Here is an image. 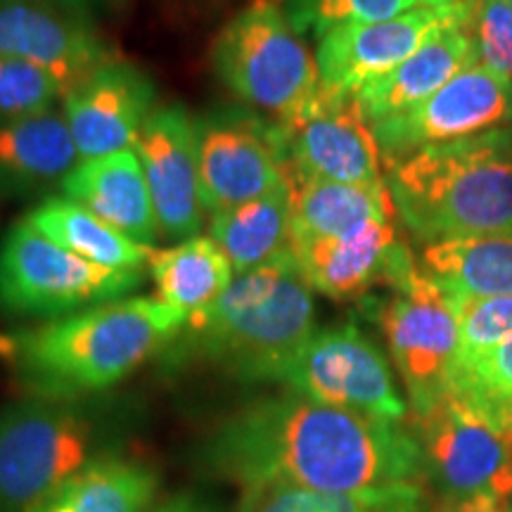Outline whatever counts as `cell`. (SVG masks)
Listing matches in <instances>:
<instances>
[{
	"instance_id": "cell-1",
	"label": "cell",
	"mask_w": 512,
	"mask_h": 512,
	"mask_svg": "<svg viewBox=\"0 0 512 512\" xmlns=\"http://www.w3.org/2000/svg\"><path fill=\"white\" fill-rule=\"evenodd\" d=\"M195 458L204 475L240 491L299 486L368 494L427 486L411 427L292 392L264 396L226 415L202 439Z\"/></svg>"
},
{
	"instance_id": "cell-2",
	"label": "cell",
	"mask_w": 512,
	"mask_h": 512,
	"mask_svg": "<svg viewBox=\"0 0 512 512\" xmlns=\"http://www.w3.org/2000/svg\"><path fill=\"white\" fill-rule=\"evenodd\" d=\"M313 332V290L287 249L188 316L159 361L166 370L211 368L240 384H283Z\"/></svg>"
},
{
	"instance_id": "cell-3",
	"label": "cell",
	"mask_w": 512,
	"mask_h": 512,
	"mask_svg": "<svg viewBox=\"0 0 512 512\" xmlns=\"http://www.w3.org/2000/svg\"><path fill=\"white\" fill-rule=\"evenodd\" d=\"M157 297H126L19 332L12 363L27 396L86 401L159 358L185 325Z\"/></svg>"
},
{
	"instance_id": "cell-4",
	"label": "cell",
	"mask_w": 512,
	"mask_h": 512,
	"mask_svg": "<svg viewBox=\"0 0 512 512\" xmlns=\"http://www.w3.org/2000/svg\"><path fill=\"white\" fill-rule=\"evenodd\" d=\"M396 216L422 245L512 230V126L387 166Z\"/></svg>"
},
{
	"instance_id": "cell-5",
	"label": "cell",
	"mask_w": 512,
	"mask_h": 512,
	"mask_svg": "<svg viewBox=\"0 0 512 512\" xmlns=\"http://www.w3.org/2000/svg\"><path fill=\"white\" fill-rule=\"evenodd\" d=\"M211 67L242 105L285 119L320 91L316 57L287 22L278 0H252L211 46Z\"/></svg>"
},
{
	"instance_id": "cell-6",
	"label": "cell",
	"mask_w": 512,
	"mask_h": 512,
	"mask_svg": "<svg viewBox=\"0 0 512 512\" xmlns=\"http://www.w3.org/2000/svg\"><path fill=\"white\" fill-rule=\"evenodd\" d=\"M100 420L86 401L27 396L0 411V512H31L100 456Z\"/></svg>"
},
{
	"instance_id": "cell-7",
	"label": "cell",
	"mask_w": 512,
	"mask_h": 512,
	"mask_svg": "<svg viewBox=\"0 0 512 512\" xmlns=\"http://www.w3.org/2000/svg\"><path fill=\"white\" fill-rule=\"evenodd\" d=\"M143 271H117L81 259L27 221L0 240V316L57 320L136 292Z\"/></svg>"
},
{
	"instance_id": "cell-8",
	"label": "cell",
	"mask_w": 512,
	"mask_h": 512,
	"mask_svg": "<svg viewBox=\"0 0 512 512\" xmlns=\"http://www.w3.org/2000/svg\"><path fill=\"white\" fill-rule=\"evenodd\" d=\"M387 287L392 294L375 304V316L411 411L422 415L451 392L460 342L458 306L422 271L415 256Z\"/></svg>"
},
{
	"instance_id": "cell-9",
	"label": "cell",
	"mask_w": 512,
	"mask_h": 512,
	"mask_svg": "<svg viewBox=\"0 0 512 512\" xmlns=\"http://www.w3.org/2000/svg\"><path fill=\"white\" fill-rule=\"evenodd\" d=\"M422 467L437 498H512V420L448 392L413 415Z\"/></svg>"
},
{
	"instance_id": "cell-10",
	"label": "cell",
	"mask_w": 512,
	"mask_h": 512,
	"mask_svg": "<svg viewBox=\"0 0 512 512\" xmlns=\"http://www.w3.org/2000/svg\"><path fill=\"white\" fill-rule=\"evenodd\" d=\"M204 211L238 207L292 181L275 119L247 105H214L195 117Z\"/></svg>"
},
{
	"instance_id": "cell-11",
	"label": "cell",
	"mask_w": 512,
	"mask_h": 512,
	"mask_svg": "<svg viewBox=\"0 0 512 512\" xmlns=\"http://www.w3.org/2000/svg\"><path fill=\"white\" fill-rule=\"evenodd\" d=\"M283 384L304 399L370 418L403 422L408 415L387 356L351 320L313 332Z\"/></svg>"
},
{
	"instance_id": "cell-12",
	"label": "cell",
	"mask_w": 512,
	"mask_h": 512,
	"mask_svg": "<svg viewBox=\"0 0 512 512\" xmlns=\"http://www.w3.org/2000/svg\"><path fill=\"white\" fill-rule=\"evenodd\" d=\"M275 124L294 181L387 185L373 124L354 93L330 91L320 83L309 105Z\"/></svg>"
},
{
	"instance_id": "cell-13",
	"label": "cell",
	"mask_w": 512,
	"mask_h": 512,
	"mask_svg": "<svg viewBox=\"0 0 512 512\" xmlns=\"http://www.w3.org/2000/svg\"><path fill=\"white\" fill-rule=\"evenodd\" d=\"M505 126H512V81L470 62L411 112L373 124V131L389 166L425 147Z\"/></svg>"
},
{
	"instance_id": "cell-14",
	"label": "cell",
	"mask_w": 512,
	"mask_h": 512,
	"mask_svg": "<svg viewBox=\"0 0 512 512\" xmlns=\"http://www.w3.org/2000/svg\"><path fill=\"white\" fill-rule=\"evenodd\" d=\"M467 17H470V3L453 5V8L420 5L392 19L335 29L318 41L316 62L320 83L330 91L361 93L368 83L394 72L437 31L451 24H463Z\"/></svg>"
},
{
	"instance_id": "cell-15",
	"label": "cell",
	"mask_w": 512,
	"mask_h": 512,
	"mask_svg": "<svg viewBox=\"0 0 512 512\" xmlns=\"http://www.w3.org/2000/svg\"><path fill=\"white\" fill-rule=\"evenodd\" d=\"M159 235L169 240L197 238L204 221V202L197 164L195 119L183 105H157L133 143Z\"/></svg>"
},
{
	"instance_id": "cell-16",
	"label": "cell",
	"mask_w": 512,
	"mask_h": 512,
	"mask_svg": "<svg viewBox=\"0 0 512 512\" xmlns=\"http://www.w3.org/2000/svg\"><path fill=\"white\" fill-rule=\"evenodd\" d=\"M155 107L157 91L150 76L119 57L88 74L62 98V114L81 162L133 150Z\"/></svg>"
},
{
	"instance_id": "cell-17",
	"label": "cell",
	"mask_w": 512,
	"mask_h": 512,
	"mask_svg": "<svg viewBox=\"0 0 512 512\" xmlns=\"http://www.w3.org/2000/svg\"><path fill=\"white\" fill-rule=\"evenodd\" d=\"M0 53L41 64L60 79L64 93L117 57L95 19L46 0H0Z\"/></svg>"
},
{
	"instance_id": "cell-18",
	"label": "cell",
	"mask_w": 512,
	"mask_h": 512,
	"mask_svg": "<svg viewBox=\"0 0 512 512\" xmlns=\"http://www.w3.org/2000/svg\"><path fill=\"white\" fill-rule=\"evenodd\" d=\"M290 249L311 290L342 302L387 285L408 245L394 221H377L344 238L290 242Z\"/></svg>"
},
{
	"instance_id": "cell-19",
	"label": "cell",
	"mask_w": 512,
	"mask_h": 512,
	"mask_svg": "<svg viewBox=\"0 0 512 512\" xmlns=\"http://www.w3.org/2000/svg\"><path fill=\"white\" fill-rule=\"evenodd\" d=\"M79 164L62 110L0 117V197L31 200L60 190Z\"/></svg>"
},
{
	"instance_id": "cell-20",
	"label": "cell",
	"mask_w": 512,
	"mask_h": 512,
	"mask_svg": "<svg viewBox=\"0 0 512 512\" xmlns=\"http://www.w3.org/2000/svg\"><path fill=\"white\" fill-rule=\"evenodd\" d=\"M60 192L138 245L152 247L159 238L150 188L133 150L81 162L64 178Z\"/></svg>"
},
{
	"instance_id": "cell-21",
	"label": "cell",
	"mask_w": 512,
	"mask_h": 512,
	"mask_svg": "<svg viewBox=\"0 0 512 512\" xmlns=\"http://www.w3.org/2000/svg\"><path fill=\"white\" fill-rule=\"evenodd\" d=\"M470 62H477V57L467 22L451 24L422 43L394 72L368 83L356 98L370 124H380L411 112Z\"/></svg>"
},
{
	"instance_id": "cell-22",
	"label": "cell",
	"mask_w": 512,
	"mask_h": 512,
	"mask_svg": "<svg viewBox=\"0 0 512 512\" xmlns=\"http://www.w3.org/2000/svg\"><path fill=\"white\" fill-rule=\"evenodd\" d=\"M157 494L155 467L124 453L105 451L31 512H150Z\"/></svg>"
},
{
	"instance_id": "cell-23",
	"label": "cell",
	"mask_w": 512,
	"mask_h": 512,
	"mask_svg": "<svg viewBox=\"0 0 512 512\" xmlns=\"http://www.w3.org/2000/svg\"><path fill=\"white\" fill-rule=\"evenodd\" d=\"M420 266L453 302L512 297V230L434 242Z\"/></svg>"
},
{
	"instance_id": "cell-24",
	"label": "cell",
	"mask_w": 512,
	"mask_h": 512,
	"mask_svg": "<svg viewBox=\"0 0 512 512\" xmlns=\"http://www.w3.org/2000/svg\"><path fill=\"white\" fill-rule=\"evenodd\" d=\"M387 185L292 178V242L344 238L377 221H394Z\"/></svg>"
},
{
	"instance_id": "cell-25",
	"label": "cell",
	"mask_w": 512,
	"mask_h": 512,
	"mask_svg": "<svg viewBox=\"0 0 512 512\" xmlns=\"http://www.w3.org/2000/svg\"><path fill=\"white\" fill-rule=\"evenodd\" d=\"M209 238L226 254L235 275L285 254L292 242V181L252 202L211 214Z\"/></svg>"
},
{
	"instance_id": "cell-26",
	"label": "cell",
	"mask_w": 512,
	"mask_h": 512,
	"mask_svg": "<svg viewBox=\"0 0 512 512\" xmlns=\"http://www.w3.org/2000/svg\"><path fill=\"white\" fill-rule=\"evenodd\" d=\"M147 271L159 302L174 306L185 316L214 304L235 280L233 266L209 235H197L159 252L155 249Z\"/></svg>"
},
{
	"instance_id": "cell-27",
	"label": "cell",
	"mask_w": 512,
	"mask_h": 512,
	"mask_svg": "<svg viewBox=\"0 0 512 512\" xmlns=\"http://www.w3.org/2000/svg\"><path fill=\"white\" fill-rule=\"evenodd\" d=\"M24 221L60 247L79 254L81 259L117 271H143L155 254V247L138 245L110 223L64 197H48L31 209Z\"/></svg>"
},
{
	"instance_id": "cell-28",
	"label": "cell",
	"mask_w": 512,
	"mask_h": 512,
	"mask_svg": "<svg viewBox=\"0 0 512 512\" xmlns=\"http://www.w3.org/2000/svg\"><path fill=\"white\" fill-rule=\"evenodd\" d=\"M427 486H399L368 494H332L299 486L245 489L235 512H427Z\"/></svg>"
},
{
	"instance_id": "cell-29",
	"label": "cell",
	"mask_w": 512,
	"mask_h": 512,
	"mask_svg": "<svg viewBox=\"0 0 512 512\" xmlns=\"http://www.w3.org/2000/svg\"><path fill=\"white\" fill-rule=\"evenodd\" d=\"M287 22L299 36L320 41L349 24L380 22L420 8V0H280Z\"/></svg>"
},
{
	"instance_id": "cell-30",
	"label": "cell",
	"mask_w": 512,
	"mask_h": 512,
	"mask_svg": "<svg viewBox=\"0 0 512 512\" xmlns=\"http://www.w3.org/2000/svg\"><path fill=\"white\" fill-rule=\"evenodd\" d=\"M451 392L512 420V339L453 370Z\"/></svg>"
},
{
	"instance_id": "cell-31",
	"label": "cell",
	"mask_w": 512,
	"mask_h": 512,
	"mask_svg": "<svg viewBox=\"0 0 512 512\" xmlns=\"http://www.w3.org/2000/svg\"><path fill=\"white\" fill-rule=\"evenodd\" d=\"M64 86L41 64L0 53V117L53 110Z\"/></svg>"
},
{
	"instance_id": "cell-32",
	"label": "cell",
	"mask_w": 512,
	"mask_h": 512,
	"mask_svg": "<svg viewBox=\"0 0 512 512\" xmlns=\"http://www.w3.org/2000/svg\"><path fill=\"white\" fill-rule=\"evenodd\" d=\"M460 320V342L456 368L472 363L486 351L512 339V297L470 299L456 302Z\"/></svg>"
},
{
	"instance_id": "cell-33",
	"label": "cell",
	"mask_w": 512,
	"mask_h": 512,
	"mask_svg": "<svg viewBox=\"0 0 512 512\" xmlns=\"http://www.w3.org/2000/svg\"><path fill=\"white\" fill-rule=\"evenodd\" d=\"M467 31L475 46L477 62L512 81L510 0H470Z\"/></svg>"
},
{
	"instance_id": "cell-34",
	"label": "cell",
	"mask_w": 512,
	"mask_h": 512,
	"mask_svg": "<svg viewBox=\"0 0 512 512\" xmlns=\"http://www.w3.org/2000/svg\"><path fill=\"white\" fill-rule=\"evenodd\" d=\"M427 512H512V498H437Z\"/></svg>"
},
{
	"instance_id": "cell-35",
	"label": "cell",
	"mask_w": 512,
	"mask_h": 512,
	"mask_svg": "<svg viewBox=\"0 0 512 512\" xmlns=\"http://www.w3.org/2000/svg\"><path fill=\"white\" fill-rule=\"evenodd\" d=\"M150 512H223L221 505L214 498L200 494V491H178V494L166 496L164 501H157Z\"/></svg>"
},
{
	"instance_id": "cell-36",
	"label": "cell",
	"mask_w": 512,
	"mask_h": 512,
	"mask_svg": "<svg viewBox=\"0 0 512 512\" xmlns=\"http://www.w3.org/2000/svg\"><path fill=\"white\" fill-rule=\"evenodd\" d=\"M46 3H53L62 10H69V12H76V15L95 19V15H102V12L117 10L124 0H46Z\"/></svg>"
},
{
	"instance_id": "cell-37",
	"label": "cell",
	"mask_w": 512,
	"mask_h": 512,
	"mask_svg": "<svg viewBox=\"0 0 512 512\" xmlns=\"http://www.w3.org/2000/svg\"><path fill=\"white\" fill-rule=\"evenodd\" d=\"M427 8H453V5H460L456 0H420Z\"/></svg>"
},
{
	"instance_id": "cell-38",
	"label": "cell",
	"mask_w": 512,
	"mask_h": 512,
	"mask_svg": "<svg viewBox=\"0 0 512 512\" xmlns=\"http://www.w3.org/2000/svg\"><path fill=\"white\" fill-rule=\"evenodd\" d=\"M456 3H470V0H456Z\"/></svg>"
},
{
	"instance_id": "cell-39",
	"label": "cell",
	"mask_w": 512,
	"mask_h": 512,
	"mask_svg": "<svg viewBox=\"0 0 512 512\" xmlns=\"http://www.w3.org/2000/svg\"><path fill=\"white\" fill-rule=\"evenodd\" d=\"M510 8H512V0H510Z\"/></svg>"
}]
</instances>
